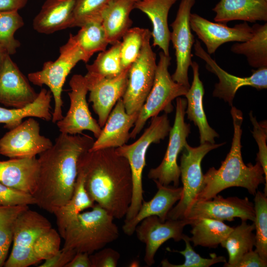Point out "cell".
<instances>
[{
  "label": "cell",
  "instance_id": "obj_32",
  "mask_svg": "<svg viewBox=\"0 0 267 267\" xmlns=\"http://www.w3.org/2000/svg\"><path fill=\"white\" fill-rule=\"evenodd\" d=\"M247 221L241 223L229 233L221 243V245L226 249L228 261L224 263V267H233L247 252L253 250L255 246V234L254 222L248 224Z\"/></svg>",
  "mask_w": 267,
  "mask_h": 267
},
{
  "label": "cell",
  "instance_id": "obj_28",
  "mask_svg": "<svg viewBox=\"0 0 267 267\" xmlns=\"http://www.w3.org/2000/svg\"><path fill=\"white\" fill-rule=\"evenodd\" d=\"M51 98L50 90L43 88L36 99L24 107L7 109L0 106V124H3V127L10 130L19 125L27 117H37L49 121L52 119Z\"/></svg>",
  "mask_w": 267,
  "mask_h": 267
},
{
  "label": "cell",
  "instance_id": "obj_12",
  "mask_svg": "<svg viewBox=\"0 0 267 267\" xmlns=\"http://www.w3.org/2000/svg\"><path fill=\"white\" fill-rule=\"evenodd\" d=\"M69 85L70 107L65 116L56 122L59 131L70 135L80 134L84 131H89L97 138L102 128L89 110L86 98L89 89L85 77L80 74L73 75Z\"/></svg>",
  "mask_w": 267,
  "mask_h": 267
},
{
  "label": "cell",
  "instance_id": "obj_11",
  "mask_svg": "<svg viewBox=\"0 0 267 267\" xmlns=\"http://www.w3.org/2000/svg\"><path fill=\"white\" fill-rule=\"evenodd\" d=\"M52 227L50 222L36 211L27 209L16 220L12 247L5 267H27L33 265L31 250L38 237Z\"/></svg>",
  "mask_w": 267,
  "mask_h": 267
},
{
  "label": "cell",
  "instance_id": "obj_6",
  "mask_svg": "<svg viewBox=\"0 0 267 267\" xmlns=\"http://www.w3.org/2000/svg\"><path fill=\"white\" fill-rule=\"evenodd\" d=\"M80 61L87 62L83 52L72 34L67 43L60 47V55L55 61L44 63L42 70L28 74V80L34 85L47 86L53 96L54 108L52 121L55 123L62 119L63 101L62 91L64 84L71 70Z\"/></svg>",
  "mask_w": 267,
  "mask_h": 267
},
{
  "label": "cell",
  "instance_id": "obj_7",
  "mask_svg": "<svg viewBox=\"0 0 267 267\" xmlns=\"http://www.w3.org/2000/svg\"><path fill=\"white\" fill-rule=\"evenodd\" d=\"M171 60L170 56L166 55L162 51L159 52L152 87L130 132V138L136 137L149 119L158 116L162 111L167 114L172 112L174 109L173 101L186 94L188 89L175 82L169 72Z\"/></svg>",
  "mask_w": 267,
  "mask_h": 267
},
{
  "label": "cell",
  "instance_id": "obj_3",
  "mask_svg": "<svg viewBox=\"0 0 267 267\" xmlns=\"http://www.w3.org/2000/svg\"><path fill=\"white\" fill-rule=\"evenodd\" d=\"M233 135L230 149L218 169L213 167L204 174V187L197 200L213 198L220 192L231 187L246 188L253 195L261 184H266L264 170L260 163L244 164L242 157L241 126L243 120L241 110L231 106Z\"/></svg>",
  "mask_w": 267,
  "mask_h": 267
},
{
  "label": "cell",
  "instance_id": "obj_38",
  "mask_svg": "<svg viewBox=\"0 0 267 267\" xmlns=\"http://www.w3.org/2000/svg\"><path fill=\"white\" fill-rule=\"evenodd\" d=\"M24 24L23 19L18 11H0V44L10 55L15 54L20 46L14 34Z\"/></svg>",
  "mask_w": 267,
  "mask_h": 267
},
{
  "label": "cell",
  "instance_id": "obj_29",
  "mask_svg": "<svg viewBox=\"0 0 267 267\" xmlns=\"http://www.w3.org/2000/svg\"><path fill=\"white\" fill-rule=\"evenodd\" d=\"M134 3L131 0H112L105 9L102 23L109 44L120 41L131 28L130 13Z\"/></svg>",
  "mask_w": 267,
  "mask_h": 267
},
{
  "label": "cell",
  "instance_id": "obj_23",
  "mask_svg": "<svg viewBox=\"0 0 267 267\" xmlns=\"http://www.w3.org/2000/svg\"><path fill=\"white\" fill-rule=\"evenodd\" d=\"M190 66L193 77L191 85L185 95L187 100L185 114L187 119L198 127L200 144L215 143V138L218 137L219 135L208 124L204 110V88L199 78V65L196 62L192 61Z\"/></svg>",
  "mask_w": 267,
  "mask_h": 267
},
{
  "label": "cell",
  "instance_id": "obj_43",
  "mask_svg": "<svg viewBox=\"0 0 267 267\" xmlns=\"http://www.w3.org/2000/svg\"><path fill=\"white\" fill-rule=\"evenodd\" d=\"M250 121L253 126L252 131L259 148L256 161L259 162L263 168L266 180L264 193L267 195V121L258 122L253 116L252 111L249 113Z\"/></svg>",
  "mask_w": 267,
  "mask_h": 267
},
{
  "label": "cell",
  "instance_id": "obj_9",
  "mask_svg": "<svg viewBox=\"0 0 267 267\" xmlns=\"http://www.w3.org/2000/svg\"><path fill=\"white\" fill-rule=\"evenodd\" d=\"M151 38V32L146 29L140 53L128 70L127 86L122 98L128 114L139 112L154 83L157 64Z\"/></svg>",
  "mask_w": 267,
  "mask_h": 267
},
{
  "label": "cell",
  "instance_id": "obj_2",
  "mask_svg": "<svg viewBox=\"0 0 267 267\" xmlns=\"http://www.w3.org/2000/svg\"><path fill=\"white\" fill-rule=\"evenodd\" d=\"M78 172L91 200L114 219L125 217L131 203L133 180L127 159L115 148L88 151L80 157Z\"/></svg>",
  "mask_w": 267,
  "mask_h": 267
},
{
  "label": "cell",
  "instance_id": "obj_37",
  "mask_svg": "<svg viewBox=\"0 0 267 267\" xmlns=\"http://www.w3.org/2000/svg\"><path fill=\"white\" fill-rule=\"evenodd\" d=\"M254 196L255 250L267 261V195L257 190Z\"/></svg>",
  "mask_w": 267,
  "mask_h": 267
},
{
  "label": "cell",
  "instance_id": "obj_36",
  "mask_svg": "<svg viewBox=\"0 0 267 267\" xmlns=\"http://www.w3.org/2000/svg\"><path fill=\"white\" fill-rule=\"evenodd\" d=\"M28 208V206H0V267L7 258L16 220Z\"/></svg>",
  "mask_w": 267,
  "mask_h": 267
},
{
  "label": "cell",
  "instance_id": "obj_46",
  "mask_svg": "<svg viewBox=\"0 0 267 267\" xmlns=\"http://www.w3.org/2000/svg\"><path fill=\"white\" fill-rule=\"evenodd\" d=\"M76 252L72 250L62 248L53 257L47 259L39 267H65L72 259Z\"/></svg>",
  "mask_w": 267,
  "mask_h": 267
},
{
  "label": "cell",
  "instance_id": "obj_33",
  "mask_svg": "<svg viewBox=\"0 0 267 267\" xmlns=\"http://www.w3.org/2000/svg\"><path fill=\"white\" fill-rule=\"evenodd\" d=\"M111 45L109 49L101 51L92 64L86 65L87 73L84 77L88 85L116 77L124 70L121 63V42Z\"/></svg>",
  "mask_w": 267,
  "mask_h": 267
},
{
  "label": "cell",
  "instance_id": "obj_22",
  "mask_svg": "<svg viewBox=\"0 0 267 267\" xmlns=\"http://www.w3.org/2000/svg\"><path fill=\"white\" fill-rule=\"evenodd\" d=\"M155 183L157 191L148 201H143L135 216L124 222L122 229L124 233L131 236L134 232L135 227L145 218L151 216H157L162 222H165L168 214L174 204L180 199L182 187L164 185L157 180Z\"/></svg>",
  "mask_w": 267,
  "mask_h": 267
},
{
  "label": "cell",
  "instance_id": "obj_1",
  "mask_svg": "<svg viewBox=\"0 0 267 267\" xmlns=\"http://www.w3.org/2000/svg\"><path fill=\"white\" fill-rule=\"evenodd\" d=\"M94 140L89 135L61 133L52 146L39 154V170L32 195L40 208L51 214L72 197L80 157Z\"/></svg>",
  "mask_w": 267,
  "mask_h": 267
},
{
  "label": "cell",
  "instance_id": "obj_41",
  "mask_svg": "<svg viewBox=\"0 0 267 267\" xmlns=\"http://www.w3.org/2000/svg\"><path fill=\"white\" fill-rule=\"evenodd\" d=\"M182 240L185 244V249L182 251L167 250L172 252H177L182 255L185 261L182 264L175 265L170 263L167 259H164L161 262L163 267H209L219 263H225L226 259L223 256H217L215 254L211 255V258H204L201 257L193 249L191 244L190 237L183 234Z\"/></svg>",
  "mask_w": 267,
  "mask_h": 267
},
{
  "label": "cell",
  "instance_id": "obj_24",
  "mask_svg": "<svg viewBox=\"0 0 267 267\" xmlns=\"http://www.w3.org/2000/svg\"><path fill=\"white\" fill-rule=\"evenodd\" d=\"M76 0H46L33 20L34 29L50 34L72 27Z\"/></svg>",
  "mask_w": 267,
  "mask_h": 267
},
{
  "label": "cell",
  "instance_id": "obj_40",
  "mask_svg": "<svg viewBox=\"0 0 267 267\" xmlns=\"http://www.w3.org/2000/svg\"><path fill=\"white\" fill-rule=\"evenodd\" d=\"M146 30L139 27L131 28L123 36L120 58L123 70L129 69L137 58L143 43Z\"/></svg>",
  "mask_w": 267,
  "mask_h": 267
},
{
  "label": "cell",
  "instance_id": "obj_51",
  "mask_svg": "<svg viewBox=\"0 0 267 267\" xmlns=\"http://www.w3.org/2000/svg\"><path fill=\"white\" fill-rule=\"evenodd\" d=\"M132 0L134 2H137V1H141V0Z\"/></svg>",
  "mask_w": 267,
  "mask_h": 267
},
{
  "label": "cell",
  "instance_id": "obj_34",
  "mask_svg": "<svg viewBox=\"0 0 267 267\" xmlns=\"http://www.w3.org/2000/svg\"><path fill=\"white\" fill-rule=\"evenodd\" d=\"M190 242L194 246L216 248L233 230L223 221L211 218H200L192 222Z\"/></svg>",
  "mask_w": 267,
  "mask_h": 267
},
{
  "label": "cell",
  "instance_id": "obj_16",
  "mask_svg": "<svg viewBox=\"0 0 267 267\" xmlns=\"http://www.w3.org/2000/svg\"><path fill=\"white\" fill-rule=\"evenodd\" d=\"M192 222L187 219H167L162 222L156 216L147 217L136 226L137 239L145 245L144 262L150 267L155 263V255L162 244L169 239L182 240L184 227Z\"/></svg>",
  "mask_w": 267,
  "mask_h": 267
},
{
  "label": "cell",
  "instance_id": "obj_17",
  "mask_svg": "<svg viewBox=\"0 0 267 267\" xmlns=\"http://www.w3.org/2000/svg\"><path fill=\"white\" fill-rule=\"evenodd\" d=\"M203 218L229 222L238 218L241 221L250 220L254 222V205L247 197L224 198L218 194L211 199L197 200L192 205L185 219L191 221L192 223L194 220Z\"/></svg>",
  "mask_w": 267,
  "mask_h": 267
},
{
  "label": "cell",
  "instance_id": "obj_35",
  "mask_svg": "<svg viewBox=\"0 0 267 267\" xmlns=\"http://www.w3.org/2000/svg\"><path fill=\"white\" fill-rule=\"evenodd\" d=\"M73 37L83 52L87 62L95 52L106 49L109 44L102 21L86 23L81 27L78 33Z\"/></svg>",
  "mask_w": 267,
  "mask_h": 267
},
{
  "label": "cell",
  "instance_id": "obj_48",
  "mask_svg": "<svg viewBox=\"0 0 267 267\" xmlns=\"http://www.w3.org/2000/svg\"><path fill=\"white\" fill-rule=\"evenodd\" d=\"M65 267H91L89 255L86 253L77 252Z\"/></svg>",
  "mask_w": 267,
  "mask_h": 267
},
{
  "label": "cell",
  "instance_id": "obj_21",
  "mask_svg": "<svg viewBox=\"0 0 267 267\" xmlns=\"http://www.w3.org/2000/svg\"><path fill=\"white\" fill-rule=\"evenodd\" d=\"M129 69L118 76L105 78L88 85L89 101L98 117V123L102 128L118 100L122 98L128 83Z\"/></svg>",
  "mask_w": 267,
  "mask_h": 267
},
{
  "label": "cell",
  "instance_id": "obj_47",
  "mask_svg": "<svg viewBox=\"0 0 267 267\" xmlns=\"http://www.w3.org/2000/svg\"><path fill=\"white\" fill-rule=\"evenodd\" d=\"M267 267V261L263 260L255 250H252L246 253L233 267Z\"/></svg>",
  "mask_w": 267,
  "mask_h": 267
},
{
  "label": "cell",
  "instance_id": "obj_15",
  "mask_svg": "<svg viewBox=\"0 0 267 267\" xmlns=\"http://www.w3.org/2000/svg\"><path fill=\"white\" fill-rule=\"evenodd\" d=\"M195 54L206 62V68L216 75L219 83L215 85L213 96L222 99L231 107L236 93L244 86H250L258 90L267 88V67L252 70V75L240 77L230 74L222 69L202 47L199 41L194 44Z\"/></svg>",
  "mask_w": 267,
  "mask_h": 267
},
{
  "label": "cell",
  "instance_id": "obj_45",
  "mask_svg": "<svg viewBox=\"0 0 267 267\" xmlns=\"http://www.w3.org/2000/svg\"><path fill=\"white\" fill-rule=\"evenodd\" d=\"M120 258V253L111 248L104 247L89 255L91 267H116Z\"/></svg>",
  "mask_w": 267,
  "mask_h": 267
},
{
  "label": "cell",
  "instance_id": "obj_25",
  "mask_svg": "<svg viewBox=\"0 0 267 267\" xmlns=\"http://www.w3.org/2000/svg\"><path fill=\"white\" fill-rule=\"evenodd\" d=\"M38 170L36 157L0 161V183L32 194L36 187Z\"/></svg>",
  "mask_w": 267,
  "mask_h": 267
},
{
  "label": "cell",
  "instance_id": "obj_31",
  "mask_svg": "<svg viewBox=\"0 0 267 267\" xmlns=\"http://www.w3.org/2000/svg\"><path fill=\"white\" fill-rule=\"evenodd\" d=\"M253 36L248 41L234 44L231 51L245 55L249 65L255 68L267 67V23L255 24L252 27Z\"/></svg>",
  "mask_w": 267,
  "mask_h": 267
},
{
  "label": "cell",
  "instance_id": "obj_10",
  "mask_svg": "<svg viewBox=\"0 0 267 267\" xmlns=\"http://www.w3.org/2000/svg\"><path fill=\"white\" fill-rule=\"evenodd\" d=\"M186 106L185 98H176L175 121L169 134V142L165 155L159 165L151 169L148 173V178L164 185L173 183L174 186L178 187L179 184L180 173L178 158L187 143L186 139L190 133V125L184 120Z\"/></svg>",
  "mask_w": 267,
  "mask_h": 267
},
{
  "label": "cell",
  "instance_id": "obj_19",
  "mask_svg": "<svg viewBox=\"0 0 267 267\" xmlns=\"http://www.w3.org/2000/svg\"><path fill=\"white\" fill-rule=\"evenodd\" d=\"M38 95L8 55L0 72V103L6 107L21 108L33 102Z\"/></svg>",
  "mask_w": 267,
  "mask_h": 267
},
{
  "label": "cell",
  "instance_id": "obj_5",
  "mask_svg": "<svg viewBox=\"0 0 267 267\" xmlns=\"http://www.w3.org/2000/svg\"><path fill=\"white\" fill-rule=\"evenodd\" d=\"M171 128L167 114L155 116L151 118L149 126L135 141L115 148L118 154L128 161L132 176V198L125 222L135 216L143 201L142 173L146 166L147 151L151 144L158 143L167 136Z\"/></svg>",
  "mask_w": 267,
  "mask_h": 267
},
{
  "label": "cell",
  "instance_id": "obj_44",
  "mask_svg": "<svg viewBox=\"0 0 267 267\" xmlns=\"http://www.w3.org/2000/svg\"><path fill=\"white\" fill-rule=\"evenodd\" d=\"M35 204H36V201L31 194L0 183V206Z\"/></svg>",
  "mask_w": 267,
  "mask_h": 267
},
{
  "label": "cell",
  "instance_id": "obj_49",
  "mask_svg": "<svg viewBox=\"0 0 267 267\" xmlns=\"http://www.w3.org/2000/svg\"><path fill=\"white\" fill-rule=\"evenodd\" d=\"M28 0H0V11H18L27 4Z\"/></svg>",
  "mask_w": 267,
  "mask_h": 267
},
{
  "label": "cell",
  "instance_id": "obj_27",
  "mask_svg": "<svg viewBox=\"0 0 267 267\" xmlns=\"http://www.w3.org/2000/svg\"><path fill=\"white\" fill-rule=\"evenodd\" d=\"M215 22L267 21V0H220L212 9Z\"/></svg>",
  "mask_w": 267,
  "mask_h": 267
},
{
  "label": "cell",
  "instance_id": "obj_13",
  "mask_svg": "<svg viewBox=\"0 0 267 267\" xmlns=\"http://www.w3.org/2000/svg\"><path fill=\"white\" fill-rule=\"evenodd\" d=\"M195 0H181L175 20L170 25L172 31L170 41L176 58V68L171 76L173 80L189 89L188 70L192 63V47L195 43L189 18Z\"/></svg>",
  "mask_w": 267,
  "mask_h": 267
},
{
  "label": "cell",
  "instance_id": "obj_39",
  "mask_svg": "<svg viewBox=\"0 0 267 267\" xmlns=\"http://www.w3.org/2000/svg\"><path fill=\"white\" fill-rule=\"evenodd\" d=\"M112 0H77L72 27L89 22L102 21L103 13Z\"/></svg>",
  "mask_w": 267,
  "mask_h": 267
},
{
  "label": "cell",
  "instance_id": "obj_18",
  "mask_svg": "<svg viewBox=\"0 0 267 267\" xmlns=\"http://www.w3.org/2000/svg\"><path fill=\"white\" fill-rule=\"evenodd\" d=\"M189 22L191 30L205 44L210 55L224 43L244 42L253 36L251 27L246 22L229 27L226 24L213 22L196 13H191Z\"/></svg>",
  "mask_w": 267,
  "mask_h": 267
},
{
  "label": "cell",
  "instance_id": "obj_50",
  "mask_svg": "<svg viewBox=\"0 0 267 267\" xmlns=\"http://www.w3.org/2000/svg\"><path fill=\"white\" fill-rule=\"evenodd\" d=\"M10 55L6 50L0 44V72L4 65L7 57Z\"/></svg>",
  "mask_w": 267,
  "mask_h": 267
},
{
  "label": "cell",
  "instance_id": "obj_30",
  "mask_svg": "<svg viewBox=\"0 0 267 267\" xmlns=\"http://www.w3.org/2000/svg\"><path fill=\"white\" fill-rule=\"evenodd\" d=\"M94 202L87 192L83 175L78 172L74 190L71 198L52 213L55 217L58 232L61 237L69 224L85 210L90 209Z\"/></svg>",
  "mask_w": 267,
  "mask_h": 267
},
{
  "label": "cell",
  "instance_id": "obj_20",
  "mask_svg": "<svg viewBox=\"0 0 267 267\" xmlns=\"http://www.w3.org/2000/svg\"><path fill=\"white\" fill-rule=\"evenodd\" d=\"M138 113L128 114L122 98L119 99L109 114L100 134L89 151L116 148L126 144L130 138V131L134 127Z\"/></svg>",
  "mask_w": 267,
  "mask_h": 267
},
{
  "label": "cell",
  "instance_id": "obj_4",
  "mask_svg": "<svg viewBox=\"0 0 267 267\" xmlns=\"http://www.w3.org/2000/svg\"><path fill=\"white\" fill-rule=\"evenodd\" d=\"M114 218L95 203L90 210L82 212L66 228L63 248L90 255L116 240L119 230Z\"/></svg>",
  "mask_w": 267,
  "mask_h": 267
},
{
  "label": "cell",
  "instance_id": "obj_26",
  "mask_svg": "<svg viewBox=\"0 0 267 267\" xmlns=\"http://www.w3.org/2000/svg\"><path fill=\"white\" fill-rule=\"evenodd\" d=\"M179 0H143L134 3V9L144 13L152 24L153 45L158 46L167 56H170V34L168 24L169 12Z\"/></svg>",
  "mask_w": 267,
  "mask_h": 267
},
{
  "label": "cell",
  "instance_id": "obj_14",
  "mask_svg": "<svg viewBox=\"0 0 267 267\" xmlns=\"http://www.w3.org/2000/svg\"><path fill=\"white\" fill-rule=\"evenodd\" d=\"M40 132L39 123L29 117L0 138V154L10 158L36 157L53 145L51 140L41 135Z\"/></svg>",
  "mask_w": 267,
  "mask_h": 267
},
{
  "label": "cell",
  "instance_id": "obj_8",
  "mask_svg": "<svg viewBox=\"0 0 267 267\" xmlns=\"http://www.w3.org/2000/svg\"><path fill=\"white\" fill-rule=\"evenodd\" d=\"M225 143L206 142L194 147L186 143L181 151L179 166L182 183L181 196L178 204L169 212L167 219L186 218L204 187V174L201 168L203 159L210 151Z\"/></svg>",
  "mask_w": 267,
  "mask_h": 267
},
{
  "label": "cell",
  "instance_id": "obj_42",
  "mask_svg": "<svg viewBox=\"0 0 267 267\" xmlns=\"http://www.w3.org/2000/svg\"><path fill=\"white\" fill-rule=\"evenodd\" d=\"M61 236L52 227L40 235L31 250L32 264L45 261L55 255L60 249Z\"/></svg>",
  "mask_w": 267,
  "mask_h": 267
}]
</instances>
